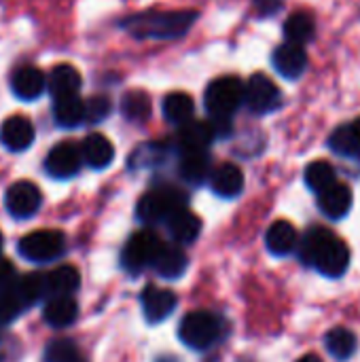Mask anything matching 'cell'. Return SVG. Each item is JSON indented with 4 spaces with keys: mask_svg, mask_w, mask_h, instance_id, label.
I'll list each match as a JSON object with an SVG mask.
<instances>
[{
    "mask_svg": "<svg viewBox=\"0 0 360 362\" xmlns=\"http://www.w3.org/2000/svg\"><path fill=\"white\" fill-rule=\"evenodd\" d=\"M108 112H110V100L106 95H93L85 102V121L89 123H98L106 119Z\"/></svg>",
    "mask_w": 360,
    "mask_h": 362,
    "instance_id": "d590c367",
    "label": "cell"
},
{
    "mask_svg": "<svg viewBox=\"0 0 360 362\" xmlns=\"http://www.w3.org/2000/svg\"><path fill=\"white\" fill-rule=\"evenodd\" d=\"M79 316V303L74 297H51L42 310V318L53 329L70 327Z\"/></svg>",
    "mask_w": 360,
    "mask_h": 362,
    "instance_id": "d4e9b609",
    "label": "cell"
},
{
    "mask_svg": "<svg viewBox=\"0 0 360 362\" xmlns=\"http://www.w3.org/2000/svg\"><path fill=\"white\" fill-rule=\"evenodd\" d=\"M121 112L132 123H144L151 117V98L140 89L127 91L121 100Z\"/></svg>",
    "mask_w": 360,
    "mask_h": 362,
    "instance_id": "1f68e13d",
    "label": "cell"
},
{
    "mask_svg": "<svg viewBox=\"0 0 360 362\" xmlns=\"http://www.w3.org/2000/svg\"><path fill=\"white\" fill-rule=\"evenodd\" d=\"M306 185L310 191H314L316 195L323 193L325 189H329L333 182H337V170L329 163V161H312L306 168Z\"/></svg>",
    "mask_w": 360,
    "mask_h": 362,
    "instance_id": "4dcf8cb0",
    "label": "cell"
},
{
    "mask_svg": "<svg viewBox=\"0 0 360 362\" xmlns=\"http://www.w3.org/2000/svg\"><path fill=\"white\" fill-rule=\"evenodd\" d=\"M178 208H185V193L172 187H161L153 189L142 195L138 202V218L144 225H155V223H166L170 214H174Z\"/></svg>",
    "mask_w": 360,
    "mask_h": 362,
    "instance_id": "277c9868",
    "label": "cell"
},
{
    "mask_svg": "<svg viewBox=\"0 0 360 362\" xmlns=\"http://www.w3.org/2000/svg\"><path fill=\"white\" fill-rule=\"evenodd\" d=\"M53 117L62 127H76L85 121V102L79 95L53 100Z\"/></svg>",
    "mask_w": 360,
    "mask_h": 362,
    "instance_id": "83f0119b",
    "label": "cell"
},
{
    "mask_svg": "<svg viewBox=\"0 0 360 362\" xmlns=\"http://www.w3.org/2000/svg\"><path fill=\"white\" fill-rule=\"evenodd\" d=\"M81 354L70 339H55L45 350V362H79Z\"/></svg>",
    "mask_w": 360,
    "mask_h": 362,
    "instance_id": "e575fe53",
    "label": "cell"
},
{
    "mask_svg": "<svg viewBox=\"0 0 360 362\" xmlns=\"http://www.w3.org/2000/svg\"><path fill=\"white\" fill-rule=\"evenodd\" d=\"M350 125H352V129H354L356 138H359V140H360V117H359V119H354V121H352Z\"/></svg>",
    "mask_w": 360,
    "mask_h": 362,
    "instance_id": "f35d334b",
    "label": "cell"
},
{
    "mask_svg": "<svg viewBox=\"0 0 360 362\" xmlns=\"http://www.w3.org/2000/svg\"><path fill=\"white\" fill-rule=\"evenodd\" d=\"M142 312L144 318L151 325L163 322L174 310H176V295L168 288H157V286H146L140 295Z\"/></svg>",
    "mask_w": 360,
    "mask_h": 362,
    "instance_id": "7c38bea8",
    "label": "cell"
},
{
    "mask_svg": "<svg viewBox=\"0 0 360 362\" xmlns=\"http://www.w3.org/2000/svg\"><path fill=\"white\" fill-rule=\"evenodd\" d=\"M0 142L13 153H21L25 148H30L32 142H34V125H32V121L28 117H23V115L8 117L0 127Z\"/></svg>",
    "mask_w": 360,
    "mask_h": 362,
    "instance_id": "4fadbf2b",
    "label": "cell"
},
{
    "mask_svg": "<svg viewBox=\"0 0 360 362\" xmlns=\"http://www.w3.org/2000/svg\"><path fill=\"white\" fill-rule=\"evenodd\" d=\"M11 89L19 100L32 102L42 95L47 89V78L36 66H21L13 72L11 78Z\"/></svg>",
    "mask_w": 360,
    "mask_h": 362,
    "instance_id": "5bb4252c",
    "label": "cell"
},
{
    "mask_svg": "<svg viewBox=\"0 0 360 362\" xmlns=\"http://www.w3.org/2000/svg\"><path fill=\"white\" fill-rule=\"evenodd\" d=\"M195 112V104L193 98L185 91H174L168 93L163 100V117L174 123V125H185L193 119Z\"/></svg>",
    "mask_w": 360,
    "mask_h": 362,
    "instance_id": "4316f807",
    "label": "cell"
},
{
    "mask_svg": "<svg viewBox=\"0 0 360 362\" xmlns=\"http://www.w3.org/2000/svg\"><path fill=\"white\" fill-rule=\"evenodd\" d=\"M17 250L25 261L49 263L64 255L66 240L59 231L42 229V231H34V233H28L25 238H21Z\"/></svg>",
    "mask_w": 360,
    "mask_h": 362,
    "instance_id": "52a82bcc",
    "label": "cell"
},
{
    "mask_svg": "<svg viewBox=\"0 0 360 362\" xmlns=\"http://www.w3.org/2000/svg\"><path fill=\"white\" fill-rule=\"evenodd\" d=\"M81 83H83L81 72L74 66H70V64H57L51 70L49 78H47V89L53 95V100H57V98L79 95Z\"/></svg>",
    "mask_w": 360,
    "mask_h": 362,
    "instance_id": "e0dca14e",
    "label": "cell"
},
{
    "mask_svg": "<svg viewBox=\"0 0 360 362\" xmlns=\"http://www.w3.org/2000/svg\"><path fill=\"white\" fill-rule=\"evenodd\" d=\"M297 362H323L316 354H308V356H303V358H299Z\"/></svg>",
    "mask_w": 360,
    "mask_h": 362,
    "instance_id": "74e56055",
    "label": "cell"
},
{
    "mask_svg": "<svg viewBox=\"0 0 360 362\" xmlns=\"http://www.w3.org/2000/svg\"><path fill=\"white\" fill-rule=\"evenodd\" d=\"M259 17H274L284 8V0H252Z\"/></svg>",
    "mask_w": 360,
    "mask_h": 362,
    "instance_id": "8d00e7d4",
    "label": "cell"
},
{
    "mask_svg": "<svg viewBox=\"0 0 360 362\" xmlns=\"http://www.w3.org/2000/svg\"><path fill=\"white\" fill-rule=\"evenodd\" d=\"M318 208L325 216L337 221L344 218L352 208V191L344 182H333L329 189L318 193Z\"/></svg>",
    "mask_w": 360,
    "mask_h": 362,
    "instance_id": "9a60e30c",
    "label": "cell"
},
{
    "mask_svg": "<svg viewBox=\"0 0 360 362\" xmlns=\"http://www.w3.org/2000/svg\"><path fill=\"white\" fill-rule=\"evenodd\" d=\"M214 129L210 125V121H189L185 125H180L178 132V146L182 153H191V151H208V146L214 142Z\"/></svg>",
    "mask_w": 360,
    "mask_h": 362,
    "instance_id": "ac0fdd59",
    "label": "cell"
},
{
    "mask_svg": "<svg viewBox=\"0 0 360 362\" xmlns=\"http://www.w3.org/2000/svg\"><path fill=\"white\" fill-rule=\"evenodd\" d=\"M204 104L212 119H231L244 104V81L233 74L214 78L206 89Z\"/></svg>",
    "mask_w": 360,
    "mask_h": 362,
    "instance_id": "3957f363",
    "label": "cell"
},
{
    "mask_svg": "<svg viewBox=\"0 0 360 362\" xmlns=\"http://www.w3.org/2000/svg\"><path fill=\"white\" fill-rule=\"evenodd\" d=\"M244 104L252 115L263 117L282 108L284 95L267 74L257 72L248 78V83H244Z\"/></svg>",
    "mask_w": 360,
    "mask_h": 362,
    "instance_id": "8992f818",
    "label": "cell"
},
{
    "mask_svg": "<svg viewBox=\"0 0 360 362\" xmlns=\"http://www.w3.org/2000/svg\"><path fill=\"white\" fill-rule=\"evenodd\" d=\"M301 261L327 278H342L350 267L348 246L327 227H312L299 242Z\"/></svg>",
    "mask_w": 360,
    "mask_h": 362,
    "instance_id": "6da1fadb",
    "label": "cell"
},
{
    "mask_svg": "<svg viewBox=\"0 0 360 362\" xmlns=\"http://www.w3.org/2000/svg\"><path fill=\"white\" fill-rule=\"evenodd\" d=\"M2 244H4V238H2V233H0V250H2Z\"/></svg>",
    "mask_w": 360,
    "mask_h": 362,
    "instance_id": "ab89813d",
    "label": "cell"
},
{
    "mask_svg": "<svg viewBox=\"0 0 360 362\" xmlns=\"http://www.w3.org/2000/svg\"><path fill=\"white\" fill-rule=\"evenodd\" d=\"M42 204V195L38 191V187L30 180H19V182H13L8 189H6V195H4V206L8 210L11 216L15 218H30L38 212Z\"/></svg>",
    "mask_w": 360,
    "mask_h": 362,
    "instance_id": "9c48e42d",
    "label": "cell"
},
{
    "mask_svg": "<svg viewBox=\"0 0 360 362\" xmlns=\"http://www.w3.org/2000/svg\"><path fill=\"white\" fill-rule=\"evenodd\" d=\"M15 280L0 288V325L13 322L23 310H28V305H25V301H23Z\"/></svg>",
    "mask_w": 360,
    "mask_h": 362,
    "instance_id": "d6a6232c",
    "label": "cell"
},
{
    "mask_svg": "<svg viewBox=\"0 0 360 362\" xmlns=\"http://www.w3.org/2000/svg\"><path fill=\"white\" fill-rule=\"evenodd\" d=\"M325 344H327L329 354L333 358H337V361H348L356 352V346H359L356 335L352 331L344 329V327L329 331L327 337H325Z\"/></svg>",
    "mask_w": 360,
    "mask_h": 362,
    "instance_id": "f546056e",
    "label": "cell"
},
{
    "mask_svg": "<svg viewBox=\"0 0 360 362\" xmlns=\"http://www.w3.org/2000/svg\"><path fill=\"white\" fill-rule=\"evenodd\" d=\"M81 286V274L72 265H62L47 274V295L51 297H72Z\"/></svg>",
    "mask_w": 360,
    "mask_h": 362,
    "instance_id": "484cf974",
    "label": "cell"
},
{
    "mask_svg": "<svg viewBox=\"0 0 360 362\" xmlns=\"http://www.w3.org/2000/svg\"><path fill=\"white\" fill-rule=\"evenodd\" d=\"M166 225H168V231H170L172 240L178 242V244H193L202 233L199 216L193 214L187 208H178L174 214H170Z\"/></svg>",
    "mask_w": 360,
    "mask_h": 362,
    "instance_id": "d6986e66",
    "label": "cell"
},
{
    "mask_svg": "<svg viewBox=\"0 0 360 362\" xmlns=\"http://www.w3.org/2000/svg\"><path fill=\"white\" fill-rule=\"evenodd\" d=\"M299 244V235L289 221H276L265 233V246L276 257L291 255Z\"/></svg>",
    "mask_w": 360,
    "mask_h": 362,
    "instance_id": "603a6c76",
    "label": "cell"
},
{
    "mask_svg": "<svg viewBox=\"0 0 360 362\" xmlns=\"http://www.w3.org/2000/svg\"><path fill=\"white\" fill-rule=\"evenodd\" d=\"M81 146L70 140H64L49 151L45 159V170L53 178H70L81 170Z\"/></svg>",
    "mask_w": 360,
    "mask_h": 362,
    "instance_id": "8fae6325",
    "label": "cell"
},
{
    "mask_svg": "<svg viewBox=\"0 0 360 362\" xmlns=\"http://www.w3.org/2000/svg\"><path fill=\"white\" fill-rule=\"evenodd\" d=\"M155 272L161 276V278H168V280H178L185 272H187V255L182 252V248L174 246V244H161L153 263Z\"/></svg>",
    "mask_w": 360,
    "mask_h": 362,
    "instance_id": "ffe728a7",
    "label": "cell"
},
{
    "mask_svg": "<svg viewBox=\"0 0 360 362\" xmlns=\"http://www.w3.org/2000/svg\"><path fill=\"white\" fill-rule=\"evenodd\" d=\"M15 282L28 308L47 295V274H28L23 278H17Z\"/></svg>",
    "mask_w": 360,
    "mask_h": 362,
    "instance_id": "836d02e7",
    "label": "cell"
},
{
    "mask_svg": "<svg viewBox=\"0 0 360 362\" xmlns=\"http://www.w3.org/2000/svg\"><path fill=\"white\" fill-rule=\"evenodd\" d=\"M178 174L189 185H202L212 174V161L208 151H191L182 153L178 163Z\"/></svg>",
    "mask_w": 360,
    "mask_h": 362,
    "instance_id": "7402d4cb",
    "label": "cell"
},
{
    "mask_svg": "<svg viewBox=\"0 0 360 362\" xmlns=\"http://www.w3.org/2000/svg\"><path fill=\"white\" fill-rule=\"evenodd\" d=\"M197 13L176 11V13H144L134 15L123 21V28L138 38H176L182 36L195 21Z\"/></svg>",
    "mask_w": 360,
    "mask_h": 362,
    "instance_id": "7a4b0ae2",
    "label": "cell"
},
{
    "mask_svg": "<svg viewBox=\"0 0 360 362\" xmlns=\"http://www.w3.org/2000/svg\"><path fill=\"white\" fill-rule=\"evenodd\" d=\"M81 157L83 161L93 170H104L115 159V146L104 134H89L81 144Z\"/></svg>",
    "mask_w": 360,
    "mask_h": 362,
    "instance_id": "2e32d148",
    "label": "cell"
},
{
    "mask_svg": "<svg viewBox=\"0 0 360 362\" xmlns=\"http://www.w3.org/2000/svg\"><path fill=\"white\" fill-rule=\"evenodd\" d=\"M308 64H310L308 51L301 45L282 42L272 53V66H274V70L282 78H286V81H299L306 74Z\"/></svg>",
    "mask_w": 360,
    "mask_h": 362,
    "instance_id": "30bf717a",
    "label": "cell"
},
{
    "mask_svg": "<svg viewBox=\"0 0 360 362\" xmlns=\"http://www.w3.org/2000/svg\"><path fill=\"white\" fill-rule=\"evenodd\" d=\"M163 242L153 233V231H138L129 238V242L125 244L123 248V255H121V263L123 267L129 272V274H138L142 272L146 265L153 263L159 246Z\"/></svg>",
    "mask_w": 360,
    "mask_h": 362,
    "instance_id": "ba28073f",
    "label": "cell"
},
{
    "mask_svg": "<svg viewBox=\"0 0 360 362\" xmlns=\"http://www.w3.org/2000/svg\"><path fill=\"white\" fill-rule=\"evenodd\" d=\"M284 38L286 42L293 45H301L306 47L308 42H312L316 38V21L308 11H295L286 17L284 21Z\"/></svg>",
    "mask_w": 360,
    "mask_h": 362,
    "instance_id": "cb8c5ba5",
    "label": "cell"
},
{
    "mask_svg": "<svg viewBox=\"0 0 360 362\" xmlns=\"http://www.w3.org/2000/svg\"><path fill=\"white\" fill-rule=\"evenodd\" d=\"M210 189L219 197H238L244 189V172L236 163H223L210 174Z\"/></svg>",
    "mask_w": 360,
    "mask_h": 362,
    "instance_id": "44dd1931",
    "label": "cell"
},
{
    "mask_svg": "<svg viewBox=\"0 0 360 362\" xmlns=\"http://www.w3.org/2000/svg\"><path fill=\"white\" fill-rule=\"evenodd\" d=\"M327 146L339 155V157H346V159H360V140L356 138L354 129L350 123H344L339 127H335L331 134H329V140H327Z\"/></svg>",
    "mask_w": 360,
    "mask_h": 362,
    "instance_id": "f1b7e54d",
    "label": "cell"
},
{
    "mask_svg": "<svg viewBox=\"0 0 360 362\" xmlns=\"http://www.w3.org/2000/svg\"><path fill=\"white\" fill-rule=\"evenodd\" d=\"M178 337L193 350H208L221 337V320L210 312H191L182 318Z\"/></svg>",
    "mask_w": 360,
    "mask_h": 362,
    "instance_id": "5b68a950",
    "label": "cell"
}]
</instances>
